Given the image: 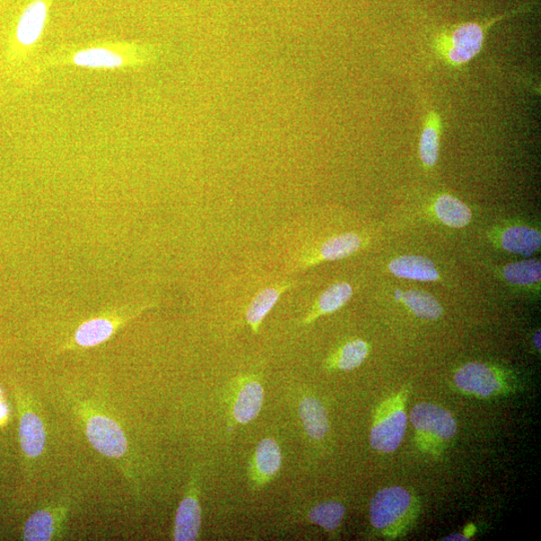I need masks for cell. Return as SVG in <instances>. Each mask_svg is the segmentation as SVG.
Masks as SVG:
<instances>
[{"mask_svg": "<svg viewBox=\"0 0 541 541\" xmlns=\"http://www.w3.org/2000/svg\"><path fill=\"white\" fill-rule=\"evenodd\" d=\"M291 285L289 284H283L277 287L267 288V289L258 293L254 300L252 301L246 313V318L255 333H258L262 321H263L270 311L274 308L278 300L280 299L281 295Z\"/></svg>", "mask_w": 541, "mask_h": 541, "instance_id": "e0dca14e", "label": "cell"}, {"mask_svg": "<svg viewBox=\"0 0 541 541\" xmlns=\"http://www.w3.org/2000/svg\"><path fill=\"white\" fill-rule=\"evenodd\" d=\"M418 448L431 455H439L457 433L455 417L439 405L419 404L410 412Z\"/></svg>", "mask_w": 541, "mask_h": 541, "instance_id": "3957f363", "label": "cell"}, {"mask_svg": "<svg viewBox=\"0 0 541 541\" xmlns=\"http://www.w3.org/2000/svg\"><path fill=\"white\" fill-rule=\"evenodd\" d=\"M264 403V388L257 381L244 386L235 398L233 414L235 421L247 424L255 421Z\"/></svg>", "mask_w": 541, "mask_h": 541, "instance_id": "7c38bea8", "label": "cell"}, {"mask_svg": "<svg viewBox=\"0 0 541 541\" xmlns=\"http://www.w3.org/2000/svg\"><path fill=\"white\" fill-rule=\"evenodd\" d=\"M202 523V510L194 493L188 494L179 505L174 519L173 539L194 541L198 539Z\"/></svg>", "mask_w": 541, "mask_h": 541, "instance_id": "52a82bcc", "label": "cell"}, {"mask_svg": "<svg viewBox=\"0 0 541 541\" xmlns=\"http://www.w3.org/2000/svg\"><path fill=\"white\" fill-rule=\"evenodd\" d=\"M20 440L24 455L30 458L41 456L46 448L47 433L41 419L32 412H26L21 418Z\"/></svg>", "mask_w": 541, "mask_h": 541, "instance_id": "30bf717a", "label": "cell"}, {"mask_svg": "<svg viewBox=\"0 0 541 541\" xmlns=\"http://www.w3.org/2000/svg\"><path fill=\"white\" fill-rule=\"evenodd\" d=\"M453 380L461 392L477 398L494 397L510 388L502 372L478 362L462 366Z\"/></svg>", "mask_w": 541, "mask_h": 541, "instance_id": "5b68a950", "label": "cell"}, {"mask_svg": "<svg viewBox=\"0 0 541 541\" xmlns=\"http://www.w3.org/2000/svg\"><path fill=\"white\" fill-rule=\"evenodd\" d=\"M74 63L91 68H117L124 64L123 57L108 49L91 48L76 52Z\"/></svg>", "mask_w": 541, "mask_h": 541, "instance_id": "603a6c76", "label": "cell"}, {"mask_svg": "<svg viewBox=\"0 0 541 541\" xmlns=\"http://www.w3.org/2000/svg\"><path fill=\"white\" fill-rule=\"evenodd\" d=\"M361 247L359 235L352 233L336 235L327 240L318 252L320 261H338L350 257Z\"/></svg>", "mask_w": 541, "mask_h": 541, "instance_id": "ffe728a7", "label": "cell"}, {"mask_svg": "<svg viewBox=\"0 0 541 541\" xmlns=\"http://www.w3.org/2000/svg\"><path fill=\"white\" fill-rule=\"evenodd\" d=\"M403 299L406 306L419 318L438 320L442 316L441 305L430 293L410 290L404 294Z\"/></svg>", "mask_w": 541, "mask_h": 541, "instance_id": "7402d4cb", "label": "cell"}, {"mask_svg": "<svg viewBox=\"0 0 541 541\" xmlns=\"http://www.w3.org/2000/svg\"><path fill=\"white\" fill-rule=\"evenodd\" d=\"M299 415L305 432L313 440L325 439L330 425L326 408L321 401L314 397H305L299 404Z\"/></svg>", "mask_w": 541, "mask_h": 541, "instance_id": "8fae6325", "label": "cell"}, {"mask_svg": "<svg viewBox=\"0 0 541 541\" xmlns=\"http://www.w3.org/2000/svg\"><path fill=\"white\" fill-rule=\"evenodd\" d=\"M353 294V289L350 284L342 282L337 283L328 288L323 293L318 300L317 306L310 315L305 319V323L308 324L321 315L331 314L341 309L344 305L350 300Z\"/></svg>", "mask_w": 541, "mask_h": 541, "instance_id": "ac0fdd59", "label": "cell"}, {"mask_svg": "<svg viewBox=\"0 0 541 541\" xmlns=\"http://www.w3.org/2000/svg\"><path fill=\"white\" fill-rule=\"evenodd\" d=\"M369 354V346L363 340L357 339L347 343L336 356L335 366L340 370H354L365 361Z\"/></svg>", "mask_w": 541, "mask_h": 541, "instance_id": "484cf974", "label": "cell"}, {"mask_svg": "<svg viewBox=\"0 0 541 541\" xmlns=\"http://www.w3.org/2000/svg\"><path fill=\"white\" fill-rule=\"evenodd\" d=\"M534 342L538 351H540V330L537 331L534 337Z\"/></svg>", "mask_w": 541, "mask_h": 541, "instance_id": "f1b7e54d", "label": "cell"}, {"mask_svg": "<svg viewBox=\"0 0 541 541\" xmlns=\"http://www.w3.org/2000/svg\"><path fill=\"white\" fill-rule=\"evenodd\" d=\"M531 8L532 4H528L510 13L492 17V19L450 25L436 38V49L450 66L464 67L480 54L487 33L495 23L522 13H528Z\"/></svg>", "mask_w": 541, "mask_h": 541, "instance_id": "6da1fadb", "label": "cell"}, {"mask_svg": "<svg viewBox=\"0 0 541 541\" xmlns=\"http://www.w3.org/2000/svg\"><path fill=\"white\" fill-rule=\"evenodd\" d=\"M60 513L52 509L41 510L33 513L25 523L24 540L47 541L54 538L60 528Z\"/></svg>", "mask_w": 541, "mask_h": 541, "instance_id": "9a60e30c", "label": "cell"}, {"mask_svg": "<svg viewBox=\"0 0 541 541\" xmlns=\"http://www.w3.org/2000/svg\"><path fill=\"white\" fill-rule=\"evenodd\" d=\"M503 276L506 281L513 285L529 286L540 282L541 264L539 260L517 262L505 266Z\"/></svg>", "mask_w": 541, "mask_h": 541, "instance_id": "d4e9b609", "label": "cell"}, {"mask_svg": "<svg viewBox=\"0 0 541 541\" xmlns=\"http://www.w3.org/2000/svg\"><path fill=\"white\" fill-rule=\"evenodd\" d=\"M7 413H8L7 406L4 404L0 403V421H3L4 419L6 418Z\"/></svg>", "mask_w": 541, "mask_h": 541, "instance_id": "83f0119b", "label": "cell"}, {"mask_svg": "<svg viewBox=\"0 0 541 541\" xmlns=\"http://www.w3.org/2000/svg\"><path fill=\"white\" fill-rule=\"evenodd\" d=\"M47 17L48 6L42 0H37L25 8L16 28V37L22 45L31 46L39 40Z\"/></svg>", "mask_w": 541, "mask_h": 541, "instance_id": "9c48e42d", "label": "cell"}, {"mask_svg": "<svg viewBox=\"0 0 541 541\" xmlns=\"http://www.w3.org/2000/svg\"><path fill=\"white\" fill-rule=\"evenodd\" d=\"M409 387L391 395L377 409L370 432V444L381 453L395 452L403 443L408 424L406 401Z\"/></svg>", "mask_w": 541, "mask_h": 541, "instance_id": "277c9868", "label": "cell"}, {"mask_svg": "<svg viewBox=\"0 0 541 541\" xmlns=\"http://www.w3.org/2000/svg\"><path fill=\"white\" fill-rule=\"evenodd\" d=\"M85 434L92 447L101 455L120 458L126 455L128 441L123 430L111 418L93 413L87 418Z\"/></svg>", "mask_w": 541, "mask_h": 541, "instance_id": "8992f818", "label": "cell"}, {"mask_svg": "<svg viewBox=\"0 0 541 541\" xmlns=\"http://www.w3.org/2000/svg\"><path fill=\"white\" fill-rule=\"evenodd\" d=\"M441 120L438 112L431 111L427 115L419 143V155L427 168H432L438 163L440 148Z\"/></svg>", "mask_w": 541, "mask_h": 541, "instance_id": "5bb4252c", "label": "cell"}, {"mask_svg": "<svg viewBox=\"0 0 541 541\" xmlns=\"http://www.w3.org/2000/svg\"><path fill=\"white\" fill-rule=\"evenodd\" d=\"M502 247L513 254L530 256L541 245L540 232L528 226H514L501 235Z\"/></svg>", "mask_w": 541, "mask_h": 541, "instance_id": "4fadbf2b", "label": "cell"}, {"mask_svg": "<svg viewBox=\"0 0 541 541\" xmlns=\"http://www.w3.org/2000/svg\"><path fill=\"white\" fill-rule=\"evenodd\" d=\"M115 331V324L109 319H93L77 329L75 342L81 347H93L107 341Z\"/></svg>", "mask_w": 541, "mask_h": 541, "instance_id": "44dd1931", "label": "cell"}, {"mask_svg": "<svg viewBox=\"0 0 541 541\" xmlns=\"http://www.w3.org/2000/svg\"><path fill=\"white\" fill-rule=\"evenodd\" d=\"M444 541H467L470 540L468 537L461 534H453L448 536L447 538L443 539Z\"/></svg>", "mask_w": 541, "mask_h": 541, "instance_id": "4316f807", "label": "cell"}, {"mask_svg": "<svg viewBox=\"0 0 541 541\" xmlns=\"http://www.w3.org/2000/svg\"><path fill=\"white\" fill-rule=\"evenodd\" d=\"M419 504L405 488H383L374 495L370 503V520L384 537L403 536L417 518Z\"/></svg>", "mask_w": 541, "mask_h": 541, "instance_id": "7a4b0ae2", "label": "cell"}, {"mask_svg": "<svg viewBox=\"0 0 541 541\" xmlns=\"http://www.w3.org/2000/svg\"><path fill=\"white\" fill-rule=\"evenodd\" d=\"M389 270L392 274L408 280L432 282L438 281L439 274L434 263L423 256H401L391 262Z\"/></svg>", "mask_w": 541, "mask_h": 541, "instance_id": "ba28073f", "label": "cell"}, {"mask_svg": "<svg viewBox=\"0 0 541 541\" xmlns=\"http://www.w3.org/2000/svg\"><path fill=\"white\" fill-rule=\"evenodd\" d=\"M282 466V453L279 444L270 439L262 440L255 453V468L260 477L267 480L277 474Z\"/></svg>", "mask_w": 541, "mask_h": 541, "instance_id": "d6986e66", "label": "cell"}, {"mask_svg": "<svg viewBox=\"0 0 541 541\" xmlns=\"http://www.w3.org/2000/svg\"><path fill=\"white\" fill-rule=\"evenodd\" d=\"M434 211L439 219L451 228H464L473 217L469 208L459 199L450 195H442L436 200Z\"/></svg>", "mask_w": 541, "mask_h": 541, "instance_id": "2e32d148", "label": "cell"}, {"mask_svg": "<svg viewBox=\"0 0 541 541\" xmlns=\"http://www.w3.org/2000/svg\"><path fill=\"white\" fill-rule=\"evenodd\" d=\"M345 506L337 501H326L314 506L309 512V519L327 531H334L344 519Z\"/></svg>", "mask_w": 541, "mask_h": 541, "instance_id": "cb8c5ba5", "label": "cell"}]
</instances>
